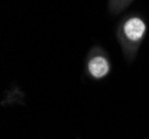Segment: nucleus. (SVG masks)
<instances>
[{
  "mask_svg": "<svg viewBox=\"0 0 149 139\" xmlns=\"http://www.w3.org/2000/svg\"><path fill=\"white\" fill-rule=\"evenodd\" d=\"M146 30V24L139 17H130L123 24L120 28V38L130 54L134 52V50L143 41Z\"/></svg>",
  "mask_w": 149,
  "mask_h": 139,
  "instance_id": "nucleus-1",
  "label": "nucleus"
},
{
  "mask_svg": "<svg viewBox=\"0 0 149 139\" xmlns=\"http://www.w3.org/2000/svg\"><path fill=\"white\" fill-rule=\"evenodd\" d=\"M110 71V63L100 50H96L87 61V72L93 79H102Z\"/></svg>",
  "mask_w": 149,
  "mask_h": 139,
  "instance_id": "nucleus-2",
  "label": "nucleus"
}]
</instances>
